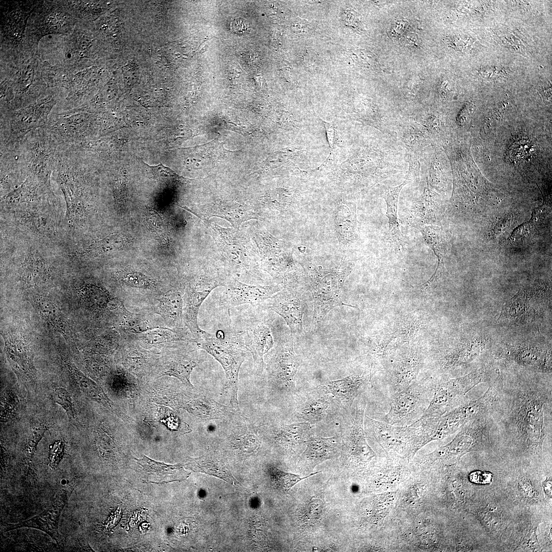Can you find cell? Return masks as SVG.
<instances>
[{"instance_id":"obj_35","label":"cell","mask_w":552,"mask_h":552,"mask_svg":"<svg viewBox=\"0 0 552 552\" xmlns=\"http://www.w3.org/2000/svg\"><path fill=\"white\" fill-rule=\"evenodd\" d=\"M51 399L65 410L68 418L75 425L79 424V421L75 411L72 397L64 387H57L52 390Z\"/></svg>"},{"instance_id":"obj_2","label":"cell","mask_w":552,"mask_h":552,"mask_svg":"<svg viewBox=\"0 0 552 552\" xmlns=\"http://www.w3.org/2000/svg\"><path fill=\"white\" fill-rule=\"evenodd\" d=\"M197 348L212 356L223 367L228 381L230 404L239 411L238 400L239 370L249 351L239 333L235 331L207 332L195 341Z\"/></svg>"},{"instance_id":"obj_38","label":"cell","mask_w":552,"mask_h":552,"mask_svg":"<svg viewBox=\"0 0 552 552\" xmlns=\"http://www.w3.org/2000/svg\"><path fill=\"white\" fill-rule=\"evenodd\" d=\"M315 474L316 473L310 475ZM269 475L271 481L277 487L285 491L289 490L296 484L310 476L301 478L298 475L284 472L275 468L270 469Z\"/></svg>"},{"instance_id":"obj_17","label":"cell","mask_w":552,"mask_h":552,"mask_svg":"<svg viewBox=\"0 0 552 552\" xmlns=\"http://www.w3.org/2000/svg\"><path fill=\"white\" fill-rule=\"evenodd\" d=\"M293 336H281L277 340L274 353L267 365L269 376L278 382L291 384L300 365L298 357L293 348Z\"/></svg>"},{"instance_id":"obj_19","label":"cell","mask_w":552,"mask_h":552,"mask_svg":"<svg viewBox=\"0 0 552 552\" xmlns=\"http://www.w3.org/2000/svg\"><path fill=\"white\" fill-rule=\"evenodd\" d=\"M439 199L438 194L430 188H425L410 205L406 218L407 223L419 229L425 226L437 224L440 215Z\"/></svg>"},{"instance_id":"obj_43","label":"cell","mask_w":552,"mask_h":552,"mask_svg":"<svg viewBox=\"0 0 552 552\" xmlns=\"http://www.w3.org/2000/svg\"><path fill=\"white\" fill-rule=\"evenodd\" d=\"M146 165L151 169L154 176L161 181L173 182L178 181L180 179L179 176L177 174L169 168L165 166L162 163L156 166Z\"/></svg>"},{"instance_id":"obj_16","label":"cell","mask_w":552,"mask_h":552,"mask_svg":"<svg viewBox=\"0 0 552 552\" xmlns=\"http://www.w3.org/2000/svg\"><path fill=\"white\" fill-rule=\"evenodd\" d=\"M266 308L280 315L288 326L293 336L303 332V315L305 301L290 288H286L266 301Z\"/></svg>"},{"instance_id":"obj_40","label":"cell","mask_w":552,"mask_h":552,"mask_svg":"<svg viewBox=\"0 0 552 552\" xmlns=\"http://www.w3.org/2000/svg\"><path fill=\"white\" fill-rule=\"evenodd\" d=\"M18 403L15 393L12 391L6 392L2 397L1 421H8L15 418Z\"/></svg>"},{"instance_id":"obj_30","label":"cell","mask_w":552,"mask_h":552,"mask_svg":"<svg viewBox=\"0 0 552 552\" xmlns=\"http://www.w3.org/2000/svg\"><path fill=\"white\" fill-rule=\"evenodd\" d=\"M194 471L219 477L230 482H236L224 464L210 456L196 458L188 464Z\"/></svg>"},{"instance_id":"obj_1","label":"cell","mask_w":552,"mask_h":552,"mask_svg":"<svg viewBox=\"0 0 552 552\" xmlns=\"http://www.w3.org/2000/svg\"><path fill=\"white\" fill-rule=\"evenodd\" d=\"M546 375L499 373L495 379L491 414L497 432L515 446L518 454L536 459L542 458L544 444L551 436V376Z\"/></svg>"},{"instance_id":"obj_4","label":"cell","mask_w":552,"mask_h":552,"mask_svg":"<svg viewBox=\"0 0 552 552\" xmlns=\"http://www.w3.org/2000/svg\"><path fill=\"white\" fill-rule=\"evenodd\" d=\"M496 425L491 412L478 416L466 424L448 444L427 455V463L458 460L472 452L489 450L492 446L491 432Z\"/></svg>"},{"instance_id":"obj_42","label":"cell","mask_w":552,"mask_h":552,"mask_svg":"<svg viewBox=\"0 0 552 552\" xmlns=\"http://www.w3.org/2000/svg\"><path fill=\"white\" fill-rule=\"evenodd\" d=\"M402 139L405 145L412 151L423 148L427 141L424 133L414 130L410 131V129L403 134Z\"/></svg>"},{"instance_id":"obj_20","label":"cell","mask_w":552,"mask_h":552,"mask_svg":"<svg viewBox=\"0 0 552 552\" xmlns=\"http://www.w3.org/2000/svg\"><path fill=\"white\" fill-rule=\"evenodd\" d=\"M64 366L75 385L85 395L99 402L123 419L127 418L107 397L103 389L95 381L85 376L68 358L62 357Z\"/></svg>"},{"instance_id":"obj_14","label":"cell","mask_w":552,"mask_h":552,"mask_svg":"<svg viewBox=\"0 0 552 552\" xmlns=\"http://www.w3.org/2000/svg\"><path fill=\"white\" fill-rule=\"evenodd\" d=\"M225 287L221 302L228 308L243 305H260L283 289L278 285L247 284L233 277L228 279Z\"/></svg>"},{"instance_id":"obj_39","label":"cell","mask_w":552,"mask_h":552,"mask_svg":"<svg viewBox=\"0 0 552 552\" xmlns=\"http://www.w3.org/2000/svg\"><path fill=\"white\" fill-rule=\"evenodd\" d=\"M328 405V402L324 399L314 400L303 407L300 415L309 422L320 421L325 417Z\"/></svg>"},{"instance_id":"obj_45","label":"cell","mask_w":552,"mask_h":552,"mask_svg":"<svg viewBox=\"0 0 552 552\" xmlns=\"http://www.w3.org/2000/svg\"><path fill=\"white\" fill-rule=\"evenodd\" d=\"M353 53L355 60L359 63L367 67L373 66L377 63L376 58L370 52L365 50H356Z\"/></svg>"},{"instance_id":"obj_50","label":"cell","mask_w":552,"mask_h":552,"mask_svg":"<svg viewBox=\"0 0 552 552\" xmlns=\"http://www.w3.org/2000/svg\"><path fill=\"white\" fill-rule=\"evenodd\" d=\"M326 128L328 144L331 148H333L334 145L335 129L333 125L328 122L323 121Z\"/></svg>"},{"instance_id":"obj_13","label":"cell","mask_w":552,"mask_h":552,"mask_svg":"<svg viewBox=\"0 0 552 552\" xmlns=\"http://www.w3.org/2000/svg\"><path fill=\"white\" fill-rule=\"evenodd\" d=\"M425 356L418 349H411L397 356L386 372V388L389 398L404 390L417 379Z\"/></svg>"},{"instance_id":"obj_21","label":"cell","mask_w":552,"mask_h":552,"mask_svg":"<svg viewBox=\"0 0 552 552\" xmlns=\"http://www.w3.org/2000/svg\"><path fill=\"white\" fill-rule=\"evenodd\" d=\"M180 206L196 215L202 220H209L212 217L224 219L236 229H239L241 223L243 222L257 218L254 211L246 206L238 203L232 204L215 203L206 206L198 212H194L185 206Z\"/></svg>"},{"instance_id":"obj_28","label":"cell","mask_w":552,"mask_h":552,"mask_svg":"<svg viewBox=\"0 0 552 552\" xmlns=\"http://www.w3.org/2000/svg\"><path fill=\"white\" fill-rule=\"evenodd\" d=\"M339 450V444L335 437L317 438L308 442L304 454L310 461L319 463L335 456Z\"/></svg>"},{"instance_id":"obj_26","label":"cell","mask_w":552,"mask_h":552,"mask_svg":"<svg viewBox=\"0 0 552 552\" xmlns=\"http://www.w3.org/2000/svg\"><path fill=\"white\" fill-rule=\"evenodd\" d=\"M197 358L190 354H177L169 358L161 366L158 377L168 376L177 378L190 388H193L190 376L197 366Z\"/></svg>"},{"instance_id":"obj_10","label":"cell","mask_w":552,"mask_h":552,"mask_svg":"<svg viewBox=\"0 0 552 552\" xmlns=\"http://www.w3.org/2000/svg\"><path fill=\"white\" fill-rule=\"evenodd\" d=\"M202 221L232 271L249 272L256 267V257L243 232L239 229L222 227L209 220Z\"/></svg>"},{"instance_id":"obj_41","label":"cell","mask_w":552,"mask_h":552,"mask_svg":"<svg viewBox=\"0 0 552 552\" xmlns=\"http://www.w3.org/2000/svg\"><path fill=\"white\" fill-rule=\"evenodd\" d=\"M147 225L149 229L161 239L167 236L166 227L161 216L155 210L148 209L145 213Z\"/></svg>"},{"instance_id":"obj_34","label":"cell","mask_w":552,"mask_h":552,"mask_svg":"<svg viewBox=\"0 0 552 552\" xmlns=\"http://www.w3.org/2000/svg\"><path fill=\"white\" fill-rule=\"evenodd\" d=\"M49 272L42 263L30 262L23 268L22 280L27 286L40 284L48 279Z\"/></svg>"},{"instance_id":"obj_48","label":"cell","mask_w":552,"mask_h":552,"mask_svg":"<svg viewBox=\"0 0 552 552\" xmlns=\"http://www.w3.org/2000/svg\"><path fill=\"white\" fill-rule=\"evenodd\" d=\"M519 489L524 497L527 500L533 499L535 496V490L532 484L526 480H521Z\"/></svg>"},{"instance_id":"obj_22","label":"cell","mask_w":552,"mask_h":552,"mask_svg":"<svg viewBox=\"0 0 552 552\" xmlns=\"http://www.w3.org/2000/svg\"><path fill=\"white\" fill-rule=\"evenodd\" d=\"M185 284H179L158 298L157 313L176 330H183Z\"/></svg>"},{"instance_id":"obj_32","label":"cell","mask_w":552,"mask_h":552,"mask_svg":"<svg viewBox=\"0 0 552 552\" xmlns=\"http://www.w3.org/2000/svg\"><path fill=\"white\" fill-rule=\"evenodd\" d=\"M123 319L121 326L125 331L132 334H141L156 327L150 323L144 316L131 313L123 306Z\"/></svg>"},{"instance_id":"obj_51","label":"cell","mask_w":552,"mask_h":552,"mask_svg":"<svg viewBox=\"0 0 552 552\" xmlns=\"http://www.w3.org/2000/svg\"><path fill=\"white\" fill-rule=\"evenodd\" d=\"M551 477L546 479L545 481L543 482V487L544 491L549 497L551 498Z\"/></svg>"},{"instance_id":"obj_49","label":"cell","mask_w":552,"mask_h":552,"mask_svg":"<svg viewBox=\"0 0 552 552\" xmlns=\"http://www.w3.org/2000/svg\"><path fill=\"white\" fill-rule=\"evenodd\" d=\"M323 509V505L321 502L319 500H314L311 502L308 506V513L307 515L309 518H315V517L320 514Z\"/></svg>"},{"instance_id":"obj_47","label":"cell","mask_w":552,"mask_h":552,"mask_svg":"<svg viewBox=\"0 0 552 552\" xmlns=\"http://www.w3.org/2000/svg\"><path fill=\"white\" fill-rule=\"evenodd\" d=\"M231 30L237 34H244L249 32L250 27L248 22L243 18H237L232 20Z\"/></svg>"},{"instance_id":"obj_18","label":"cell","mask_w":552,"mask_h":552,"mask_svg":"<svg viewBox=\"0 0 552 552\" xmlns=\"http://www.w3.org/2000/svg\"><path fill=\"white\" fill-rule=\"evenodd\" d=\"M4 344L7 359L14 372L26 383H33L36 370L30 343L21 335L10 334L4 337Z\"/></svg>"},{"instance_id":"obj_7","label":"cell","mask_w":552,"mask_h":552,"mask_svg":"<svg viewBox=\"0 0 552 552\" xmlns=\"http://www.w3.org/2000/svg\"><path fill=\"white\" fill-rule=\"evenodd\" d=\"M490 368L484 365L465 375L439 382L421 419L440 416L462 404L472 389L481 383L492 380Z\"/></svg>"},{"instance_id":"obj_23","label":"cell","mask_w":552,"mask_h":552,"mask_svg":"<svg viewBox=\"0 0 552 552\" xmlns=\"http://www.w3.org/2000/svg\"><path fill=\"white\" fill-rule=\"evenodd\" d=\"M140 465L147 475L155 478L154 483H166L173 481L182 480L187 478L188 473L183 468V465H168L155 461L145 455L140 459L134 458Z\"/></svg>"},{"instance_id":"obj_11","label":"cell","mask_w":552,"mask_h":552,"mask_svg":"<svg viewBox=\"0 0 552 552\" xmlns=\"http://www.w3.org/2000/svg\"><path fill=\"white\" fill-rule=\"evenodd\" d=\"M267 310V308L266 310L261 308L253 310L247 317L244 329L237 331L252 356L254 367L257 373L262 372L264 356L274 346L271 330L274 318Z\"/></svg>"},{"instance_id":"obj_12","label":"cell","mask_w":552,"mask_h":552,"mask_svg":"<svg viewBox=\"0 0 552 552\" xmlns=\"http://www.w3.org/2000/svg\"><path fill=\"white\" fill-rule=\"evenodd\" d=\"M363 426L388 452L410 456L418 450L419 437L414 423L397 426L364 416Z\"/></svg>"},{"instance_id":"obj_27","label":"cell","mask_w":552,"mask_h":552,"mask_svg":"<svg viewBox=\"0 0 552 552\" xmlns=\"http://www.w3.org/2000/svg\"><path fill=\"white\" fill-rule=\"evenodd\" d=\"M410 181L406 178L400 185L385 189L382 195L387 206L386 217L388 220L389 234L394 246L397 247L402 243V234L397 214L399 197L402 189Z\"/></svg>"},{"instance_id":"obj_36","label":"cell","mask_w":552,"mask_h":552,"mask_svg":"<svg viewBox=\"0 0 552 552\" xmlns=\"http://www.w3.org/2000/svg\"><path fill=\"white\" fill-rule=\"evenodd\" d=\"M48 429V426L43 422H35L30 427L24 449L26 458L31 462L39 442Z\"/></svg>"},{"instance_id":"obj_6","label":"cell","mask_w":552,"mask_h":552,"mask_svg":"<svg viewBox=\"0 0 552 552\" xmlns=\"http://www.w3.org/2000/svg\"><path fill=\"white\" fill-rule=\"evenodd\" d=\"M19 144L28 174L51 185L62 144L45 128L31 131Z\"/></svg>"},{"instance_id":"obj_44","label":"cell","mask_w":552,"mask_h":552,"mask_svg":"<svg viewBox=\"0 0 552 552\" xmlns=\"http://www.w3.org/2000/svg\"><path fill=\"white\" fill-rule=\"evenodd\" d=\"M64 443L61 440H57L50 446L49 460L52 468H56L62 460L64 451Z\"/></svg>"},{"instance_id":"obj_29","label":"cell","mask_w":552,"mask_h":552,"mask_svg":"<svg viewBox=\"0 0 552 552\" xmlns=\"http://www.w3.org/2000/svg\"><path fill=\"white\" fill-rule=\"evenodd\" d=\"M529 301L527 294L519 290L504 304L499 319L513 323L523 320L527 316L526 314L530 310Z\"/></svg>"},{"instance_id":"obj_5","label":"cell","mask_w":552,"mask_h":552,"mask_svg":"<svg viewBox=\"0 0 552 552\" xmlns=\"http://www.w3.org/2000/svg\"><path fill=\"white\" fill-rule=\"evenodd\" d=\"M438 381L432 376L417 379L390 399L389 409L383 421L397 426L410 425L420 419L427 409Z\"/></svg>"},{"instance_id":"obj_15","label":"cell","mask_w":552,"mask_h":552,"mask_svg":"<svg viewBox=\"0 0 552 552\" xmlns=\"http://www.w3.org/2000/svg\"><path fill=\"white\" fill-rule=\"evenodd\" d=\"M77 480L74 479L58 494L52 505L41 514L16 524H7L5 532L21 527H32L41 530L58 542V523L61 512L71 496Z\"/></svg>"},{"instance_id":"obj_33","label":"cell","mask_w":552,"mask_h":552,"mask_svg":"<svg viewBox=\"0 0 552 552\" xmlns=\"http://www.w3.org/2000/svg\"><path fill=\"white\" fill-rule=\"evenodd\" d=\"M80 297L87 306L95 309L104 308L109 301L107 294L94 286L84 287L80 291Z\"/></svg>"},{"instance_id":"obj_24","label":"cell","mask_w":552,"mask_h":552,"mask_svg":"<svg viewBox=\"0 0 552 552\" xmlns=\"http://www.w3.org/2000/svg\"><path fill=\"white\" fill-rule=\"evenodd\" d=\"M31 302L42 318L65 338L71 336L69 325L58 304L51 298L34 296Z\"/></svg>"},{"instance_id":"obj_37","label":"cell","mask_w":552,"mask_h":552,"mask_svg":"<svg viewBox=\"0 0 552 552\" xmlns=\"http://www.w3.org/2000/svg\"><path fill=\"white\" fill-rule=\"evenodd\" d=\"M118 277L121 282L132 287L150 289L155 286L153 280L132 270L122 271L118 274Z\"/></svg>"},{"instance_id":"obj_3","label":"cell","mask_w":552,"mask_h":552,"mask_svg":"<svg viewBox=\"0 0 552 552\" xmlns=\"http://www.w3.org/2000/svg\"><path fill=\"white\" fill-rule=\"evenodd\" d=\"M496 393L495 380L478 399L466 401L459 406L438 417L420 419L415 422L418 428L422 446L458 431L466 424L478 416L491 411Z\"/></svg>"},{"instance_id":"obj_31","label":"cell","mask_w":552,"mask_h":552,"mask_svg":"<svg viewBox=\"0 0 552 552\" xmlns=\"http://www.w3.org/2000/svg\"><path fill=\"white\" fill-rule=\"evenodd\" d=\"M124 244V239L121 235L111 234L88 246L83 252L87 255H99L115 251Z\"/></svg>"},{"instance_id":"obj_46","label":"cell","mask_w":552,"mask_h":552,"mask_svg":"<svg viewBox=\"0 0 552 552\" xmlns=\"http://www.w3.org/2000/svg\"><path fill=\"white\" fill-rule=\"evenodd\" d=\"M493 478V475L489 472L476 471L470 473V480L477 484H488Z\"/></svg>"},{"instance_id":"obj_8","label":"cell","mask_w":552,"mask_h":552,"mask_svg":"<svg viewBox=\"0 0 552 552\" xmlns=\"http://www.w3.org/2000/svg\"><path fill=\"white\" fill-rule=\"evenodd\" d=\"M351 270V265H347L327 271L316 268L311 272L313 330L320 327L325 317L332 309L343 305L341 288Z\"/></svg>"},{"instance_id":"obj_9","label":"cell","mask_w":552,"mask_h":552,"mask_svg":"<svg viewBox=\"0 0 552 552\" xmlns=\"http://www.w3.org/2000/svg\"><path fill=\"white\" fill-rule=\"evenodd\" d=\"M228 279L221 272L211 269L193 277L185 284L183 324L194 341L206 332L198 324V314L201 305L214 289L218 286H225Z\"/></svg>"},{"instance_id":"obj_25","label":"cell","mask_w":552,"mask_h":552,"mask_svg":"<svg viewBox=\"0 0 552 552\" xmlns=\"http://www.w3.org/2000/svg\"><path fill=\"white\" fill-rule=\"evenodd\" d=\"M370 378L367 375L353 374L330 382L323 387L339 398L347 407H350Z\"/></svg>"}]
</instances>
